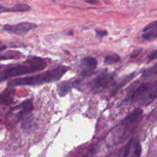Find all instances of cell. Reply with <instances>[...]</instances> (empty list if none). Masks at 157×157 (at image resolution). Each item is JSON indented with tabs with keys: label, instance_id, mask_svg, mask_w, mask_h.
<instances>
[{
	"label": "cell",
	"instance_id": "1",
	"mask_svg": "<svg viewBox=\"0 0 157 157\" xmlns=\"http://www.w3.org/2000/svg\"><path fill=\"white\" fill-rule=\"evenodd\" d=\"M143 111L140 108H136L126 117L119 125L113 129L107 136V144L109 147H113L124 142L130 133L134 131L142 118Z\"/></svg>",
	"mask_w": 157,
	"mask_h": 157
},
{
	"label": "cell",
	"instance_id": "2",
	"mask_svg": "<svg viewBox=\"0 0 157 157\" xmlns=\"http://www.w3.org/2000/svg\"><path fill=\"white\" fill-rule=\"evenodd\" d=\"M157 99V80L151 82L140 83L130 87L124 103L133 102L140 106H147Z\"/></svg>",
	"mask_w": 157,
	"mask_h": 157
},
{
	"label": "cell",
	"instance_id": "3",
	"mask_svg": "<svg viewBox=\"0 0 157 157\" xmlns=\"http://www.w3.org/2000/svg\"><path fill=\"white\" fill-rule=\"evenodd\" d=\"M67 66H58L55 68L50 69L44 73L38 74L35 76L25 77L23 78H18L12 81L9 83V86H37L44 84L56 82L59 81L66 73L69 71Z\"/></svg>",
	"mask_w": 157,
	"mask_h": 157
},
{
	"label": "cell",
	"instance_id": "4",
	"mask_svg": "<svg viewBox=\"0 0 157 157\" xmlns=\"http://www.w3.org/2000/svg\"><path fill=\"white\" fill-rule=\"evenodd\" d=\"M45 67L46 62L44 60L38 59V58L28 60L25 64L0 71V82L10 79V78L29 75L33 72L40 71L44 70Z\"/></svg>",
	"mask_w": 157,
	"mask_h": 157
},
{
	"label": "cell",
	"instance_id": "5",
	"mask_svg": "<svg viewBox=\"0 0 157 157\" xmlns=\"http://www.w3.org/2000/svg\"><path fill=\"white\" fill-rule=\"evenodd\" d=\"M115 81L113 77L107 72H102L92 80L88 84V86L92 90H97L99 89L107 88L111 84H114Z\"/></svg>",
	"mask_w": 157,
	"mask_h": 157
},
{
	"label": "cell",
	"instance_id": "6",
	"mask_svg": "<svg viewBox=\"0 0 157 157\" xmlns=\"http://www.w3.org/2000/svg\"><path fill=\"white\" fill-rule=\"evenodd\" d=\"M38 27L37 25L32 22H21L15 25H6L3 29L6 32H11L17 35H25L30 31Z\"/></svg>",
	"mask_w": 157,
	"mask_h": 157
},
{
	"label": "cell",
	"instance_id": "7",
	"mask_svg": "<svg viewBox=\"0 0 157 157\" xmlns=\"http://www.w3.org/2000/svg\"><path fill=\"white\" fill-rule=\"evenodd\" d=\"M141 147L139 142L131 139L127 145L124 157H140Z\"/></svg>",
	"mask_w": 157,
	"mask_h": 157
},
{
	"label": "cell",
	"instance_id": "8",
	"mask_svg": "<svg viewBox=\"0 0 157 157\" xmlns=\"http://www.w3.org/2000/svg\"><path fill=\"white\" fill-rule=\"evenodd\" d=\"M12 110L19 109V111L17 113V118L18 120H21L28 113H30L33 110L34 106L32 101L31 99H28L21 102L19 105L12 107Z\"/></svg>",
	"mask_w": 157,
	"mask_h": 157
},
{
	"label": "cell",
	"instance_id": "9",
	"mask_svg": "<svg viewBox=\"0 0 157 157\" xmlns=\"http://www.w3.org/2000/svg\"><path fill=\"white\" fill-rule=\"evenodd\" d=\"M97 66H98V61L96 58L90 56L85 57L81 60V74L83 75H87V74L93 71Z\"/></svg>",
	"mask_w": 157,
	"mask_h": 157
},
{
	"label": "cell",
	"instance_id": "10",
	"mask_svg": "<svg viewBox=\"0 0 157 157\" xmlns=\"http://www.w3.org/2000/svg\"><path fill=\"white\" fill-rule=\"evenodd\" d=\"M142 38L147 41H152L157 38V21L150 23L143 29Z\"/></svg>",
	"mask_w": 157,
	"mask_h": 157
},
{
	"label": "cell",
	"instance_id": "11",
	"mask_svg": "<svg viewBox=\"0 0 157 157\" xmlns=\"http://www.w3.org/2000/svg\"><path fill=\"white\" fill-rule=\"evenodd\" d=\"M15 88L12 86H9L5 89L0 94V104L9 105L13 102L14 96H15Z\"/></svg>",
	"mask_w": 157,
	"mask_h": 157
},
{
	"label": "cell",
	"instance_id": "12",
	"mask_svg": "<svg viewBox=\"0 0 157 157\" xmlns=\"http://www.w3.org/2000/svg\"><path fill=\"white\" fill-rule=\"evenodd\" d=\"M30 9L31 7L27 4H18L11 8H7L2 5H0V14L6 13V12H27Z\"/></svg>",
	"mask_w": 157,
	"mask_h": 157
},
{
	"label": "cell",
	"instance_id": "13",
	"mask_svg": "<svg viewBox=\"0 0 157 157\" xmlns=\"http://www.w3.org/2000/svg\"><path fill=\"white\" fill-rule=\"evenodd\" d=\"M136 74L135 73V72H133V73L130 74V75H127V76L125 77L124 78H123L122 81H121L119 83H118V84H117L116 85H115L114 88H113V90H112L111 96L115 95L118 91H119L120 90H121V88H123L124 87H125V86L127 85L128 83H130V81H131L132 80H133V78L136 77Z\"/></svg>",
	"mask_w": 157,
	"mask_h": 157
},
{
	"label": "cell",
	"instance_id": "14",
	"mask_svg": "<svg viewBox=\"0 0 157 157\" xmlns=\"http://www.w3.org/2000/svg\"><path fill=\"white\" fill-rule=\"evenodd\" d=\"M73 87V84L70 81H62L57 85V90L60 97H64L70 92Z\"/></svg>",
	"mask_w": 157,
	"mask_h": 157
},
{
	"label": "cell",
	"instance_id": "15",
	"mask_svg": "<svg viewBox=\"0 0 157 157\" xmlns=\"http://www.w3.org/2000/svg\"><path fill=\"white\" fill-rule=\"evenodd\" d=\"M156 75H157V63L155 64L153 67H150V68L144 71L143 72L141 78H143V79H147V78H150L152 77L156 76Z\"/></svg>",
	"mask_w": 157,
	"mask_h": 157
},
{
	"label": "cell",
	"instance_id": "16",
	"mask_svg": "<svg viewBox=\"0 0 157 157\" xmlns=\"http://www.w3.org/2000/svg\"><path fill=\"white\" fill-rule=\"evenodd\" d=\"M121 60V57L117 54H113V55H107L104 58V63L106 64H113L115 63L118 62Z\"/></svg>",
	"mask_w": 157,
	"mask_h": 157
},
{
	"label": "cell",
	"instance_id": "17",
	"mask_svg": "<svg viewBox=\"0 0 157 157\" xmlns=\"http://www.w3.org/2000/svg\"><path fill=\"white\" fill-rule=\"evenodd\" d=\"M35 120L33 117H29L23 122L22 127L25 130H32V129L35 128Z\"/></svg>",
	"mask_w": 157,
	"mask_h": 157
},
{
	"label": "cell",
	"instance_id": "18",
	"mask_svg": "<svg viewBox=\"0 0 157 157\" xmlns=\"http://www.w3.org/2000/svg\"><path fill=\"white\" fill-rule=\"evenodd\" d=\"M149 61H153V60H155L157 58V50L153 51L149 55Z\"/></svg>",
	"mask_w": 157,
	"mask_h": 157
},
{
	"label": "cell",
	"instance_id": "19",
	"mask_svg": "<svg viewBox=\"0 0 157 157\" xmlns=\"http://www.w3.org/2000/svg\"><path fill=\"white\" fill-rule=\"evenodd\" d=\"M14 56L9 55H2V54H0V61H3V60H8L11 59V58H13Z\"/></svg>",
	"mask_w": 157,
	"mask_h": 157
},
{
	"label": "cell",
	"instance_id": "20",
	"mask_svg": "<svg viewBox=\"0 0 157 157\" xmlns=\"http://www.w3.org/2000/svg\"><path fill=\"white\" fill-rule=\"evenodd\" d=\"M96 34L98 37H104L107 35V32L106 31H96Z\"/></svg>",
	"mask_w": 157,
	"mask_h": 157
},
{
	"label": "cell",
	"instance_id": "21",
	"mask_svg": "<svg viewBox=\"0 0 157 157\" xmlns=\"http://www.w3.org/2000/svg\"><path fill=\"white\" fill-rule=\"evenodd\" d=\"M142 52V50H141V49H139V50H136V51H135V52H133V53H132V55H131V58H136V56H137L138 55H139L140 53V52Z\"/></svg>",
	"mask_w": 157,
	"mask_h": 157
},
{
	"label": "cell",
	"instance_id": "22",
	"mask_svg": "<svg viewBox=\"0 0 157 157\" xmlns=\"http://www.w3.org/2000/svg\"><path fill=\"white\" fill-rule=\"evenodd\" d=\"M87 3H91V4H97L98 2V0H87Z\"/></svg>",
	"mask_w": 157,
	"mask_h": 157
}]
</instances>
